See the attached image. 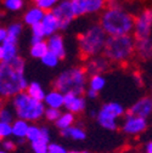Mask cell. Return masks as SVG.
Returning <instances> with one entry per match:
<instances>
[{
  "label": "cell",
  "mask_w": 152,
  "mask_h": 153,
  "mask_svg": "<svg viewBox=\"0 0 152 153\" xmlns=\"http://www.w3.org/2000/svg\"><path fill=\"white\" fill-rule=\"evenodd\" d=\"M25 68V60L21 56L9 62H0V97H15L27 89Z\"/></svg>",
  "instance_id": "1"
},
{
  "label": "cell",
  "mask_w": 152,
  "mask_h": 153,
  "mask_svg": "<svg viewBox=\"0 0 152 153\" xmlns=\"http://www.w3.org/2000/svg\"><path fill=\"white\" fill-rule=\"evenodd\" d=\"M134 23L135 18L123 7H106L100 18V26L108 36L130 34Z\"/></svg>",
  "instance_id": "2"
},
{
  "label": "cell",
  "mask_w": 152,
  "mask_h": 153,
  "mask_svg": "<svg viewBox=\"0 0 152 153\" xmlns=\"http://www.w3.org/2000/svg\"><path fill=\"white\" fill-rule=\"evenodd\" d=\"M135 38L128 35L107 36L104 49V56L115 63H127L135 53Z\"/></svg>",
  "instance_id": "3"
},
{
  "label": "cell",
  "mask_w": 152,
  "mask_h": 153,
  "mask_svg": "<svg viewBox=\"0 0 152 153\" xmlns=\"http://www.w3.org/2000/svg\"><path fill=\"white\" fill-rule=\"evenodd\" d=\"M107 34L100 25H92L78 36V46L80 56L84 59L99 56L104 52Z\"/></svg>",
  "instance_id": "4"
},
{
  "label": "cell",
  "mask_w": 152,
  "mask_h": 153,
  "mask_svg": "<svg viewBox=\"0 0 152 153\" xmlns=\"http://www.w3.org/2000/svg\"><path fill=\"white\" fill-rule=\"evenodd\" d=\"M86 75L88 74L84 68H68L60 73V75L55 79L54 86L62 94H74L82 96L86 91Z\"/></svg>",
  "instance_id": "5"
},
{
  "label": "cell",
  "mask_w": 152,
  "mask_h": 153,
  "mask_svg": "<svg viewBox=\"0 0 152 153\" xmlns=\"http://www.w3.org/2000/svg\"><path fill=\"white\" fill-rule=\"evenodd\" d=\"M12 106L16 116L27 122L39 120L45 113V103L33 99L26 91L12 97Z\"/></svg>",
  "instance_id": "6"
},
{
  "label": "cell",
  "mask_w": 152,
  "mask_h": 153,
  "mask_svg": "<svg viewBox=\"0 0 152 153\" xmlns=\"http://www.w3.org/2000/svg\"><path fill=\"white\" fill-rule=\"evenodd\" d=\"M124 107L121 103L107 102L98 111L96 120L107 130H116L118 128V119L124 116Z\"/></svg>",
  "instance_id": "7"
},
{
  "label": "cell",
  "mask_w": 152,
  "mask_h": 153,
  "mask_svg": "<svg viewBox=\"0 0 152 153\" xmlns=\"http://www.w3.org/2000/svg\"><path fill=\"white\" fill-rule=\"evenodd\" d=\"M69 1L72 3L75 17L100 12L107 6V0H69Z\"/></svg>",
  "instance_id": "8"
},
{
  "label": "cell",
  "mask_w": 152,
  "mask_h": 153,
  "mask_svg": "<svg viewBox=\"0 0 152 153\" xmlns=\"http://www.w3.org/2000/svg\"><path fill=\"white\" fill-rule=\"evenodd\" d=\"M51 12L56 16V18L59 20L60 23V29L65 30L69 27V25L72 23V21L75 18V13L72 6V3L69 0H61L60 3H57Z\"/></svg>",
  "instance_id": "9"
},
{
  "label": "cell",
  "mask_w": 152,
  "mask_h": 153,
  "mask_svg": "<svg viewBox=\"0 0 152 153\" xmlns=\"http://www.w3.org/2000/svg\"><path fill=\"white\" fill-rule=\"evenodd\" d=\"M134 36L135 39L150 38L152 32V9H146L139 13L134 23Z\"/></svg>",
  "instance_id": "10"
},
{
  "label": "cell",
  "mask_w": 152,
  "mask_h": 153,
  "mask_svg": "<svg viewBox=\"0 0 152 153\" xmlns=\"http://www.w3.org/2000/svg\"><path fill=\"white\" fill-rule=\"evenodd\" d=\"M146 128H147V119L138 116H133V114H127L122 125V130L127 135H139V134L146 130Z\"/></svg>",
  "instance_id": "11"
},
{
  "label": "cell",
  "mask_w": 152,
  "mask_h": 153,
  "mask_svg": "<svg viewBox=\"0 0 152 153\" xmlns=\"http://www.w3.org/2000/svg\"><path fill=\"white\" fill-rule=\"evenodd\" d=\"M108 67H110V61L105 56H95L91 57V59H88L84 69L88 75H96L106 72Z\"/></svg>",
  "instance_id": "12"
},
{
  "label": "cell",
  "mask_w": 152,
  "mask_h": 153,
  "mask_svg": "<svg viewBox=\"0 0 152 153\" xmlns=\"http://www.w3.org/2000/svg\"><path fill=\"white\" fill-rule=\"evenodd\" d=\"M128 114H133V116H138V117L147 119L150 116H152V100H151V97L139 99L130 107Z\"/></svg>",
  "instance_id": "13"
},
{
  "label": "cell",
  "mask_w": 152,
  "mask_h": 153,
  "mask_svg": "<svg viewBox=\"0 0 152 153\" xmlns=\"http://www.w3.org/2000/svg\"><path fill=\"white\" fill-rule=\"evenodd\" d=\"M85 107H86V101L83 96L74 94H65V108L68 112L77 114L83 112Z\"/></svg>",
  "instance_id": "14"
},
{
  "label": "cell",
  "mask_w": 152,
  "mask_h": 153,
  "mask_svg": "<svg viewBox=\"0 0 152 153\" xmlns=\"http://www.w3.org/2000/svg\"><path fill=\"white\" fill-rule=\"evenodd\" d=\"M46 43H48V48H49L50 52L56 55L60 60L65 59V56H66V46H65L63 38L60 34L56 33V34L49 36V40Z\"/></svg>",
  "instance_id": "15"
},
{
  "label": "cell",
  "mask_w": 152,
  "mask_h": 153,
  "mask_svg": "<svg viewBox=\"0 0 152 153\" xmlns=\"http://www.w3.org/2000/svg\"><path fill=\"white\" fill-rule=\"evenodd\" d=\"M135 53L142 60L152 59V39L144 38V39L135 40Z\"/></svg>",
  "instance_id": "16"
},
{
  "label": "cell",
  "mask_w": 152,
  "mask_h": 153,
  "mask_svg": "<svg viewBox=\"0 0 152 153\" xmlns=\"http://www.w3.org/2000/svg\"><path fill=\"white\" fill-rule=\"evenodd\" d=\"M44 103L49 108H57L65 107V94H62L59 90H51L45 95Z\"/></svg>",
  "instance_id": "17"
},
{
  "label": "cell",
  "mask_w": 152,
  "mask_h": 153,
  "mask_svg": "<svg viewBox=\"0 0 152 153\" xmlns=\"http://www.w3.org/2000/svg\"><path fill=\"white\" fill-rule=\"evenodd\" d=\"M42 26L44 28V32H45V35L46 36H51V35L56 34V32L60 29L59 20L56 18V16L51 11L45 12L44 18H43V21H42Z\"/></svg>",
  "instance_id": "18"
},
{
  "label": "cell",
  "mask_w": 152,
  "mask_h": 153,
  "mask_svg": "<svg viewBox=\"0 0 152 153\" xmlns=\"http://www.w3.org/2000/svg\"><path fill=\"white\" fill-rule=\"evenodd\" d=\"M17 42L18 39L13 36H9L5 39V42L3 43V48L5 50V59L3 62H9L11 60H13L15 57L18 56V48H17Z\"/></svg>",
  "instance_id": "19"
},
{
  "label": "cell",
  "mask_w": 152,
  "mask_h": 153,
  "mask_svg": "<svg viewBox=\"0 0 152 153\" xmlns=\"http://www.w3.org/2000/svg\"><path fill=\"white\" fill-rule=\"evenodd\" d=\"M44 15H45V11L42 10L40 7L38 6H34L32 9H29L25 16H23V20H25V23L28 25V26H34L37 23H40L44 18Z\"/></svg>",
  "instance_id": "20"
},
{
  "label": "cell",
  "mask_w": 152,
  "mask_h": 153,
  "mask_svg": "<svg viewBox=\"0 0 152 153\" xmlns=\"http://www.w3.org/2000/svg\"><path fill=\"white\" fill-rule=\"evenodd\" d=\"M29 126H31V125H29V122L18 118V119L15 120L13 124H12V135H13L15 137H17V139H20V140L26 139Z\"/></svg>",
  "instance_id": "21"
},
{
  "label": "cell",
  "mask_w": 152,
  "mask_h": 153,
  "mask_svg": "<svg viewBox=\"0 0 152 153\" xmlns=\"http://www.w3.org/2000/svg\"><path fill=\"white\" fill-rule=\"evenodd\" d=\"M61 134L65 137H68V139H72V140H77V141L84 140L86 137V134H85L84 129L80 128V126H74V125L69 126L65 130H61Z\"/></svg>",
  "instance_id": "22"
},
{
  "label": "cell",
  "mask_w": 152,
  "mask_h": 153,
  "mask_svg": "<svg viewBox=\"0 0 152 153\" xmlns=\"http://www.w3.org/2000/svg\"><path fill=\"white\" fill-rule=\"evenodd\" d=\"M26 92L28 95L35 100H39V101H43L44 102V99H45V91L44 89L42 88V85L37 82H32V83H28V86L26 89Z\"/></svg>",
  "instance_id": "23"
},
{
  "label": "cell",
  "mask_w": 152,
  "mask_h": 153,
  "mask_svg": "<svg viewBox=\"0 0 152 153\" xmlns=\"http://www.w3.org/2000/svg\"><path fill=\"white\" fill-rule=\"evenodd\" d=\"M48 52H49V48H48V43L45 40L34 43L31 46V56L34 57V59L42 60L43 56H45Z\"/></svg>",
  "instance_id": "24"
},
{
  "label": "cell",
  "mask_w": 152,
  "mask_h": 153,
  "mask_svg": "<svg viewBox=\"0 0 152 153\" xmlns=\"http://www.w3.org/2000/svg\"><path fill=\"white\" fill-rule=\"evenodd\" d=\"M56 126H57L60 130H65L69 126H73L74 124V114L71 113V112H65V113H61L60 118L55 122Z\"/></svg>",
  "instance_id": "25"
},
{
  "label": "cell",
  "mask_w": 152,
  "mask_h": 153,
  "mask_svg": "<svg viewBox=\"0 0 152 153\" xmlns=\"http://www.w3.org/2000/svg\"><path fill=\"white\" fill-rule=\"evenodd\" d=\"M106 85V79L102 74H96V75H91L89 79V88L95 90V91H101Z\"/></svg>",
  "instance_id": "26"
},
{
  "label": "cell",
  "mask_w": 152,
  "mask_h": 153,
  "mask_svg": "<svg viewBox=\"0 0 152 153\" xmlns=\"http://www.w3.org/2000/svg\"><path fill=\"white\" fill-rule=\"evenodd\" d=\"M26 139L33 143V142H37L42 139V128L37 126V125H31L29 129H28V132H27V136Z\"/></svg>",
  "instance_id": "27"
},
{
  "label": "cell",
  "mask_w": 152,
  "mask_h": 153,
  "mask_svg": "<svg viewBox=\"0 0 152 153\" xmlns=\"http://www.w3.org/2000/svg\"><path fill=\"white\" fill-rule=\"evenodd\" d=\"M42 61V63L44 65V66H46V67H49V68H54V67H56L59 65V61H60V59L56 55H54L52 52H48L45 56H43V59L40 60Z\"/></svg>",
  "instance_id": "28"
},
{
  "label": "cell",
  "mask_w": 152,
  "mask_h": 153,
  "mask_svg": "<svg viewBox=\"0 0 152 153\" xmlns=\"http://www.w3.org/2000/svg\"><path fill=\"white\" fill-rule=\"evenodd\" d=\"M61 116V112L57 108H45V113H44V117L49 120V122H56Z\"/></svg>",
  "instance_id": "29"
},
{
  "label": "cell",
  "mask_w": 152,
  "mask_h": 153,
  "mask_svg": "<svg viewBox=\"0 0 152 153\" xmlns=\"http://www.w3.org/2000/svg\"><path fill=\"white\" fill-rule=\"evenodd\" d=\"M12 135V123L0 122V139H6Z\"/></svg>",
  "instance_id": "30"
},
{
  "label": "cell",
  "mask_w": 152,
  "mask_h": 153,
  "mask_svg": "<svg viewBox=\"0 0 152 153\" xmlns=\"http://www.w3.org/2000/svg\"><path fill=\"white\" fill-rule=\"evenodd\" d=\"M4 6L10 11H18L23 7V0H5Z\"/></svg>",
  "instance_id": "31"
},
{
  "label": "cell",
  "mask_w": 152,
  "mask_h": 153,
  "mask_svg": "<svg viewBox=\"0 0 152 153\" xmlns=\"http://www.w3.org/2000/svg\"><path fill=\"white\" fill-rule=\"evenodd\" d=\"M6 30H7V35L9 36H13V38H17L18 39V36H20L21 33H22V25L17 23V22L12 23L6 28Z\"/></svg>",
  "instance_id": "32"
},
{
  "label": "cell",
  "mask_w": 152,
  "mask_h": 153,
  "mask_svg": "<svg viewBox=\"0 0 152 153\" xmlns=\"http://www.w3.org/2000/svg\"><path fill=\"white\" fill-rule=\"evenodd\" d=\"M13 119V112L12 109L7 107H3L0 109V122H5V123H12Z\"/></svg>",
  "instance_id": "33"
},
{
  "label": "cell",
  "mask_w": 152,
  "mask_h": 153,
  "mask_svg": "<svg viewBox=\"0 0 152 153\" xmlns=\"http://www.w3.org/2000/svg\"><path fill=\"white\" fill-rule=\"evenodd\" d=\"M32 149L34 151V153H48V151H49V143L39 140V141L32 143Z\"/></svg>",
  "instance_id": "34"
},
{
  "label": "cell",
  "mask_w": 152,
  "mask_h": 153,
  "mask_svg": "<svg viewBox=\"0 0 152 153\" xmlns=\"http://www.w3.org/2000/svg\"><path fill=\"white\" fill-rule=\"evenodd\" d=\"M49 152L50 153H68L63 146H61L59 143H55V142L49 143Z\"/></svg>",
  "instance_id": "35"
},
{
  "label": "cell",
  "mask_w": 152,
  "mask_h": 153,
  "mask_svg": "<svg viewBox=\"0 0 152 153\" xmlns=\"http://www.w3.org/2000/svg\"><path fill=\"white\" fill-rule=\"evenodd\" d=\"M15 147H16V145H15L13 141H11V140H4V142H3V149H5L6 152H11V151L15 149Z\"/></svg>",
  "instance_id": "36"
},
{
  "label": "cell",
  "mask_w": 152,
  "mask_h": 153,
  "mask_svg": "<svg viewBox=\"0 0 152 153\" xmlns=\"http://www.w3.org/2000/svg\"><path fill=\"white\" fill-rule=\"evenodd\" d=\"M6 38H7V30H6V28L0 27V45H3V43L5 42Z\"/></svg>",
  "instance_id": "37"
},
{
  "label": "cell",
  "mask_w": 152,
  "mask_h": 153,
  "mask_svg": "<svg viewBox=\"0 0 152 153\" xmlns=\"http://www.w3.org/2000/svg\"><path fill=\"white\" fill-rule=\"evenodd\" d=\"M85 92H86V96H88L89 99H96V97H98V94H99L98 91H95V90H92V89H90V88H89Z\"/></svg>",
  "instance_id": "38"
},
{
  "label": "cell",
  "mask_w": 152,
  "mask_h": 153,
  "mask_svg": "<svg viewBox=\"0 0 152 153\" xmlns=\"http://www.w3.org/2000/svg\"><path fill=\"white\" fill-rule=\"evenodd\" d=\"M5 59V50L3 48V45H0V62H3Z\"/></svg>",
  "instance_id": "39"
},
{
  "label": "cell",
  "mask_w": 152,
  "mask_h": 153,
  "mask_svg": "<svg viewBox=\"0 0 152 153\" xmlns=\"http://www.w3.org/2000/svg\"><path fill=\"white\" fill-rule=\"evenodd\" d=\"M146 153H152V141L146 145Z\"/></svg>",
  "instance_id": "40"
},
{
  "label": "cell",
  "mask_w": 152,
  "mask_h": 153,
  "mask_svg": "<svg viewBox=\"0 0 152 153\" xmlns=\"http://www.w3.org/2000/svg\"><path fill=\"white\" fill-rule=\"evenodd\" d=\"M68 153H83V152H78V151H72V152H68Z\"/></svg>",
  "instance_id": "41"
},
{
  "label": "cell",
  "mask_w": 152,
  "mask_h": 153,
  "mask_svg": "<svg viewBox=\"0 0 152 153\" xmlns=\"http://www.w3.org/2000/svg\"><path fill=\"white\" fill-rule=\"evenodd\" d=\"M4 106H3V102H1V100H0V109H1Z\"/></svg>",
  "instance_id": "42"
},
{
  "label": "cell",
  "mask_w": 152,
  "mask_h": 153,
  "mask_svg": "<svg viewBox=\"0 0 152 153\" xmlns=\"http://www.w3.org/2000/svg\"><path fill=\"white\" fill-rule=\"evenodd\" d=\"M0 153H7L5 149H0Z\"/></svg>",
  "instance_id": "43"
},
{
  "label": "cell",
  "mask_w": 152,
  "mask_h": 153,
  "mask_svg": "<svg viewBox=\"0 0 152 153\" xmlns=\"http://www.w3.org/2000/svg\"><path fill=\"white\" fill-rule=\"evenodd\" d=\"M33 1H34V3L37 4V3H39V1H42V0H33Z\"/></svg>",
  "instance_id": "44"
},
{
  "label": "cell",
  "mask_w": 152,
  "mask_h": 153,
  "mask_svg": "<svg viewBox=\"0 0 152 153\" xmlns=\"http://www.w3.org/2000/svg\"><path fill=\"white\" fill-rule=\"evenodd\" d=\"M83 153H88V152H83Z\"/></svg>",
  "instance_id": "45"
},
{
  "label": "cell",
  "mask_w": 152,
  "mask_h": 153,
  "mask_svg": "<svg viewBox=\"0 0 152 153\" xmlns=\"http://www.w3.org/2000/svg\"><path fill=\"white\" fill-rule=\"evenodd\" d=\"M48 153H50V152H49V151H48Z\"/></svg>",
  "instance_id": "46"
},
{
  "label": "cell",
  "mask_w": 152,
  "mask_h": 153,
  "mask_svg": "<svg viewBox=\"0 0 152 153\" xmlns=\"http://www.w3.org/2000/svg\"><path fill=\"white\" fill-rule=\"evenodd\" d=\"M151 100H152V96H151Z\"/></svg>",
  "instance_id": "47"
},
{
  "label": "cell",
  "mask_w": 152,
  "mask_h": 153,
  "mask_svg": "<svg viewBox=\"0 0 152 153\" xmlns=\"http://www.w3.org/2000/svg\"><path fill=\"white\" fill-rule=\"evenodd\" d=\"M0 140H1V139H0Z\"/></svg>",
  "instance_id": "48"
}]
</instances>
